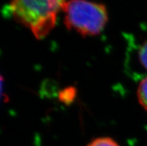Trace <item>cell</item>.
Returning a JSON list of instances; mask_svg holds the SVG:
<instances>
[{"label":"cell","mask_w":147,"mask_h":146,"mask_svg":"<svg viewBox=\"0 0 147 146\" xmlns=\"http://www.w3.org/2000/svg\"><path fill=\"white\" fill-rule=\"evenodd\" d=\"M74 88H67V89H64L62 91L61 94H60V98L63 102H66V103H69L73 101L76 96V93H75Z\"/></svg>","instance_id":"5b68a950"},{"label":"cell","mask_w":147,"mask_h":146,"mask_svg":"<svg viewBox=\"0 0 147 146\" xmlns=\"http://www.w3.org/2000/svg\"><path fill=\"white\" fill-rule=\"evenodd\" d=\"M87 146H120L111 137H99L92 140Z\"/></svg>","instance_id":"277c9868"},{"label":"cell","mask_w":147,"mask_h":146,"mask_svg":"<svg viewBox=\"0 0 147 146\" xmlns=\"http://www.w3.org/2000/svg\"><path fill=\"white\" fill-rule=\"evenodd\" d=\"M62 11L64 13V23L67 29L83 37L99 34L108 21L106 6L99 2L63 1Z\"/></svg>","instance_id":"7a4b0ae2"},{"label":"cell","mask_w":147,"mask_h":146,"mask_svg":"<svg viewBox=\"0 0 147 146\" xmlns=\"http://www.w3.org/2000/svg\"><path fill=\"white\" fill-rule=\"evenodd\" d=\"M2 87H3V78L0 75V98H1L2 94Z\"/></svg>","instance_id":"52a82bcc"},{"label":"cell","mask_w":147,"mask_h":146,"mask_svg":"<svg viewBox=\"0 0 147 146\" xmlns=\"http://www.w3.org/2000/svg\"><path fill=\"white\" fill-rule=\"evenodd\" d=\"M138 102L141 107L147 111V77L140 82L137 91Z\"/></svg>","instance_id":"3957f363"},{"label":"cell","mask_w":147,"mask_h":146,"mask_svg":"<svg viewBox=\"0 0 147 146\" xmlns=\"http://www.w3.org/2000/svg\"><path fill=\"white\" fill-rule=\"evenodd\" d=\"M139 60L140 63L147 71V40L144 41V43L141 45L139 49Z\"/></svg>","instance_id":"8992f818"},{"label":"cell","mask_w":147,"mask_h":146,"mask_svg":"<svg viewBox=\"0 0 147 146\" xmlns=\"http://www.w3.org/2000/svg\"><path fill=\"white\" fill-rule=\"evenodd\" d=\"M63 2L17 0L9 4L8 9L15 20L31 30L37 40H41L55 28Z\"/></svg>","instance_id":"6da1fadb"}]
</instances>
